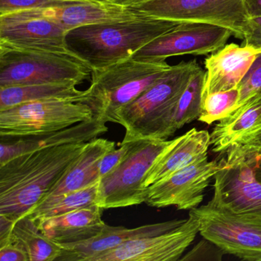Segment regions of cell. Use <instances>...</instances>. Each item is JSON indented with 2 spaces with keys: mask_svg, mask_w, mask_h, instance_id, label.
<instances>
[{
  "mask_svg": "<svg viewBox=\"0 0 261 261\" xmlns=\"http://www.w3.org/2000/svg\"><path fill=\"white\" fill-rule=\"evenodd\" d=\"M88 143L45 148L0 166V215L15 223L48 195Z\"/></svg>",
  "mask_w": 261,
  "mask_h": 261,
  "instance_id": "6da1fadb",
  "label": "cell"
},
{
  "mask_svg": "<svg viewBox=\"0 0 261 261\" xmlns=\"http://www.w3.org/2000/svg\"><path fill=\"white\" fill-rule=\"evenodd\" d=\"M180 23L178 21L141 17L84 25L67 32L65 47L91 71L105 69L132 58L140 48Z\"/></svg>",
  "mask_w": 261,
  "mask_h": 261,
  "instance_id": "7a4b0ae2",
  "label": "cell"
},
{
  "mask_svg": "<svg viewBox=\"0 0 261 261\" xmlns=\"http://www.w3.org/2000/svg\"><path fill=\"white\" fill-rule=\"evenodd\" d=\"M200 68L195 59L171 66L160 80L118 111L111 123L124 127L122 143L167 140L172 111L191 77Z\"/></svg>",
  "mask_w": 261,
  "mask_h": 261,
  "instance_id": "3957f363",
  "label": "cell"
},
{
  "mask_svg": "<svg viewBox=\"0 0 261 261\" xmlns=\"http://www.w3.org/2000/svg\"><path fill=\"white\" fill-rule=\"evenodd\" d=\"M165 59L129 58L91 72L87 102L107 122L160 80L171 68Z\"/></svg>",
  "mask_w": 261,
  "mask_h": 261,
  "instance_id": "277c9868",
  "label": "cell"
},
{
  "mask_svg": "<svg viewBox=\"0 0 261 261\" xmlns=\"http://www.w3.org/2000/svg\"><path fill=\"white\" fill-rule=\"evenodd\" d=\"M91 68L70 53L0 44V87L82 83Z\"/></svg>",
  "mask_w": 261,
  "mask_h": 261,
  "instance_id": "5b68a950",
  "label": "cell"
},
{
  "mask_svg": "<svg viewBox=\"0 0 261 261\" xmlns=\"http://www.w3.org/2000/svg\"><path fill=\"white\" fill-rule=\"evenodd\" d=\"M97 115L86 101L39 100L0 111V137H22L60 130Z\"/></svg>",
  "mask_w": 261,
  "mask_h": 261,
  "instance_id": "8992f818",
  "label": "cell"
},
{
  "mask_svg": "<svg viewBox=\"0 0 261 261\" xmlns=\"http://www.w3.org/2000/svg\"><path fill=\"white\" fill-rule=\"evenodd\" d=\"M172 140H140L121 164L100 178L97 205L103 209L137 205L146 201L143 182L149 171Z\"/></svg>",
  "mask_w": 261,
  "mask_h": 261,
  "instance_id": "52a82bcc",
  "label": "cell"
},
{
  "mask_svg": "<svg viewBox=\"0 0 261 261\" xmlns=\"http://www.w3.org/2000/svg\"><path fill=\"white\" fill-rule=\"evenodd\" d=\"M214 195L207 204L238 215L261 218V178L238 146L221 154Z\"/></svg>",
  "mask_w": 261,
  "mask_h": 261,
  "instance_id": "ba28073f",
  "label": "cell"
},
{
  "mask_svg": "<svg viewBox=\"0 0 261 261\" xmlns=\"http://www.w3.org/2000/svg\"><path fill=\"white\" fill-rule=\"evenodd\" d=\"M128 8L146 17L225 27L241 39L249 19L243 0H144Z\"/></svg>",
  "mask_w": 261,
  "mask_h": 261,
  "instance_id": "9c48e42d",
  "label": "cell"
},
{
  "mask_svg": "<svg viewBox=\"0 0 261 261\" xmlns=\"http://www.w3.org/2000/svg\"><path fill=\"white\" fill-rule=\"evenodd\" d=\"M199 233L225 253L249 261H261V218L238 215L205 204L190 210Z\"/></svg>",
  "mask_w": 261,
  "mask_h": 261,
  "instance_id": "30bf717a",
  "label": "cell"
},
{
  "mask_svg": "<svg viewBox=\"0 0 261 261\" xmlns=\"http://www.w3.org/2000/svg\"><path fill=\"white\" fill-rule=\"evenodd\" d=\"M233 33L225 27L185 22L140 48L136 59H165L184 55L205 56L225 46Z\"/></svg>",
  "mask_w": 261,
  "mask_h": 261,
  "instance_id": "8fae6325",
  "label": "cell"
},
{
  "mask_svg": "<svg viewBox=\"0 0 261 261\" xmlns=\"http://www.w3.org/2000/svg\"><path fill=\"white\" fill-rule=\"evenodd\" d=\"M221 165V160L208 161L206 158L186 166L149 186L145 203L157 208L169 206L178 210L196 208Z\"/></svg>",
  "mask_w": 261,
  "mask_h": 261,
  "instance_id": "7c38bea8",
  "label": "cell"
},
{
  "mask_svg": "<svg viewBox=\"0 0 261 261\" xmlns=\"http://www.w3.org/2000/svg\"><path fill=\"white\" fill-rule=\"evenodd\" d=\"M198 233V219L190 212L189 218L178 227L161 234L127 241L92 261L179 260Z\"/></svg>",
  "mask_w": 261,
  "mask_h": 261,
  "instance_id": "4fadbf2b",
  "label": "cell"
},
{
  "mask_svg": "<svg viewBox=\"0 0 261 261\" xmlns=\"http://www.w3.org/2000/svg\"><path fill=\"white\" fill-rule=\"evenodd\" d=\"M67 32L62 24L45 17L39 10L0 16V44L10 46L69 53L65 47Z\"/></svg>",
  "mask_w": 261,
  "mask_h": 261,
  "instance_id": "5bb4252c",
  "label": "cell"
},
{
  "mask_svg": "<svg viewBox=\"0 0 261 261\" xmlns=\"http://www.w3.org/2000/svg\"><path fill=\"white\" fill-rule=\"evenodd\" d=\"M108 122L100 115L69 127L22 137H0V166L33 151L71 143H88L108 132Z\"/></svg>",
  "mask_w": 261,
  "mask_h": 261,
  "instance_id": "9a60e30c",
  "label": "cell"
},
{
  "mask_svg": "<svg viewBox=\"0 0 261 261\" xmlns=\"http://www.w3.org/2000/svg\"><path fill=\"white\" fill-rule=\"evenodd\" d=\"M185 221L186 219L172 220L134 228L107 224L100 233L88 241L73 245L59 246L62 253L56 261H92L96 256L114 250L125 242L161 234L178 227Z\"/></svg>",
  "mask_w": 261,
  "mask_h": 261,
  "instance_id": "2e32d148",
  "label": "cell"
},
{
  "mask_svg": "<svg viewBox=\"0 0 261 261\" xmlns=\"http://www.w3.org/2000/svg\"><path fill=\"white\" fill-rule=\"evenodd\" d=\"M115 142L105 139L96 138L88 142L79 158L67 169L48 195L29 214L43 210L60 197L89 187L100 181L102 159L108 152L115 149Z\"/></svg>",
  "mask_w": 261,
  "mask_h": 261,
  "instance_id": "e0dca14e",
  "label": "cell"
},
{
  "mask_svg": "<svg viewBox=\"0 0 261 261\" xmlns=\"http://www.w3.org/2000/svg\"><path fill=\"white\" fill-rule=\"evenodd\" d=\"M261 50L231 43L212 53L204 61L202 98L213 93L237 88Z\"/></svg>",
  "mask_w": 261,
  "mask_h": 261,
  "instance_id": "ac0fdd59",
  "label": "cell"
},
{
  "mask_svg": "<svg viewBox=\"0 0 261 261\" xmlns=\"http://www.w3.org/2000/svg\"><path fill=\"white\" fill-rule=\"evenodd\" d=\"M211 146V134L207 130L193 129L172 140L146 175L143 188L148 189L177 171L207 158Z\"/></svg>",
  "mask_w": 261,
  "mask_h": 261,
  "instance_id": "d6986e66",
  "label": "cell"
},
{
  "mask_svg": "<svg viewBox=\"0 0 261 261\" xmlns=\"http://www.w3.org/2000/svg\"><path fill=\"white\" fill-rule=\"evenodd\" d=\"M102 208L95 204L65 215L36 221L39 230L59 246L73 245L100 233L107 224L102 220Z\"/></svg>",
  "mask_w": 261,
  "mask_h": 261,
  "instance_id": "ffe728a7",
  "label": "cell"
},
{
  "mask_svg": "<svg viewBox=\"0 0 261 261\" xmlns=\"http://www.w3.org/2000/svg\"><path fill=\"white\" fill-rule=\"evenodd\" d=\"M261 137V94L218 121L211 134L212 151L224 153Z\"/></svg>",
  "mask_w": 261,
  "mask_h": 261,
  "instance_id": "44dd1931",
  "label": "cell"
},
{
  "mask_svg": "<svg viewBox=\"0 0 261 261\" xmlns=\"http://www.w3.org/2000/svg\"><path fill=\"white\" fill-rule=\"evenodd\" d=\"M39 10L45 17L62 24L68 31L84 25L146 17L128 7L99 4L86 0L62 8Z\"/></svg>",
  "mask_w": 261,
  "mask_h": 261,
  "instance_id": "7402d4cb",
  "label": "cell"
},
{
  "mask_svg": "<svg viewBox=\"0 0 261 261\" xmlns=\"http://www.w3.org/2000/svg\"><path fill=\"white\" fill-rule=\"evenodd\" d=\"M77 84L53 83L0 87V111L39 100L69 99L87 102V91L77 89Z\"/></svg>",
  "mask_w": 261,
  "mask_h": 261,
  "instance_id": "603a6c76",
  "label": "cell"
},
{
  "mask_svg": "<svg viewBox=\"0 0 261 261\" xmlns=\"http://www.w3.org/2000/svg\"><path fill=\"white\" fill-rule=\"evenodd\" d=\"M10 243L21 246L28 253L30 261L57 260L62 249L39 230L30 217L20 218L13 224Z\"/></svg>",
  "mask_w": 261,
  "mask_h": 261,
  "instance_id": "cb8c5ba5",
  "label": "cell"
},
{
  "mask_svg": "<svg viewBox=\"0 0 261 261\" xmlns=\"http://www.w3.org/2000/svg\"><path fill=\"white\" fill-rule=\"evenodd\" d=\"M204 70L198 69L191 77L172 111L168 129V137L187 123L198 120L201 114L202 91L204 86Z\"/></svg>",
  "mask_w": 261,
  "mask_h": 261,
  "instance_id": "d4e9b609",
  "label": "cell"
},
{
  "mask_svg": "<svg viewBox=\"0 0 261 261\" xmlns=\"http://www.w3.org/2000/svg\"><path fill=\"white\" fill-rule=\"evenodd\" d=\"M100 181V180L89 187L63 195L43 210L29 214L27 216L36 221L42 218L59 216L84 207L95 205L98 200Z\"/></svg>",
  "mask_w": 261,
  "mask_h": 261,
  "instance_id": "484cf974",
  "label": "cell"
},
{
  "mask_svg": "<svg viewBox=\"0 0 261 261\" xmlns=\"http://www.w3.org/2000/svg\"><path fill=\"white\" fill-rule=\"evenodd\" d=\"M239 99L238 88L229 91L213 93L201 100V114L198 120L207 125L220 121L236 110Z\"/></svg>",
  "mask_w": 261,
  "mask_h": 261,
  "instance_id": "4316f807",
  "label": "cell"
},
{
  "mask_svg": "<svg viewBox=\"0 0 261 261\" xmlns=\"http://www.w3.org/2000/svg\"><path fill=\"white\" fill-rule=\"evenodd\" d=\"M82 1L84 0H0V16L24 10L62 8Z\"/></svg>",
  "mask_w": 261,
  "mask_h": 261,
  "instance_id": "83f0119b",
  "label": "cell"
},
{
  "mask_svg": "<svg viewBox=\"0 0 261 261\" xmlns=\"http://www.w3.org/2000/svg\"><path fill=\"white\" fill-rule=\"evenodd\" d=\"M237 88L239 90V99L236 109L261 94V53L256 56Z\"/></svg>",
  "mask_w": 261,
  "mask_h": 261,
  "instance_id": "f1b7e54d",
  "label": "cell"
},
{
  "mask_svg": "<svg viewBox=\"0 0 261 261\" xmlns=\"http://www.w3.org/2000/svg\"><path fill=\"white\" fill-rule=\"evenodd\" d=\"M224 253L215 243L204 238L179 260H221Z\"/></svg>",
  "mask_w": 261,
  "mask_h": 261,
  "instance_id": "f546056e",
  "label": "cell"
},
{
  "mask_svg": "<svg viewBox=\"0 0 261 261\" xmlns=\"http://www.w3.org/2000/svg\"><path fill=\"white\" fill-rule=\"evenodd\" d=\"M135 141V140H134ZM134 141L120 143L118 149H114L108 152L102 159L100 166V178L112 172L117 166L121 164L134 144Z\"/></svg>",
  "mask_w": 261,
  "mask_h": 261,
  "instance_id": "4dcf8cb0",
  "label": "cell"
},
{
  "mask_svg": "<svg viewBox=\"0 0 261 261\" xmlns=\"http://www.w3.org/2000/svg\"><path fill=\"white\" fill-rule=\"evenodd\" d=\"M243 39L244 45L261 50V16L249 18Z\"/></svg>",
  "mask_w": 261,
  "mask_h": 261,
  "instance_id": "1f68e13d",
  "label": "cell"
},
{
  "mask_svg": "<svg viewBox=\"0 0 261 261\" xmlns=\"http://www.w3.org/2000/svg\"><path fill=\"white\" fill-rule=\"evenodd\" d=\"M0 261H30V257L21 246L9 243L0 247Z\"/></svg>",
  "mask_w": 261,
  "mask_h": 261,
  "instance_id": "d6a6232c",
  "label": "cell"
},
{
  "mask_svg": "<svg viewBox=\"0 0 261 261\" xmlns=\"http://www.w3.org/2000/svg\"><path fill=\"white\" fill-rule=\"evenodd\" d=\"M239 147L241 148L244 155L253 163V166L256 168L258 176L261 178V151L249 150L243 146H240Z\"/></svg>",
  "mask_w": 261,
  "mask_h": 261,
  "instance_id": "836d02e7",
  "label": "cell"
},
{
  "mask_svg": "<svg viewBox=\"0 0 261 261\" xmlns=\"http://www.w3.org/2000/svg\"><path fill=\"white\" fill-rule=\"evenodd\" d=\"M249 18L261 16V0H243Z\"/></svg>",
  "mask_w": 261,
  "mask_h": 261,
  "instance_id": "e575fe53",
  "label": "cell"
},
{
  "mask_svg": "<svg viewBox=\"0 0 261 261\" xmlns=\"http://www.w3.org/2000/svg\"><path fill=\"white\" fill-rule=\"evenodd\" d=\"M91 2L99 3V4H110V5L120 6V7H129L135 5L144 0H86Z\"/></svg>",
  "mask_w": 261,
  "mask_h": 261,
  "instance_id": "d590c367",
  "label": "cell"
},
{
  "mask_svg": "<svg viewBox=\"0 0 261 261\" xmlns=\"http://www.w3.org/2000/svg\"><path fill=\"white\" fill-rule=\"evenodd\" d=\"M246 149L251 151H261V137L255 139L253 141L244 145Z\"/></svg>",
  "mask_w": 261,
  "mask_h": 261,
  "instance_id": "8d00e7d4",
  "label": "cell"
}]
</instances>
